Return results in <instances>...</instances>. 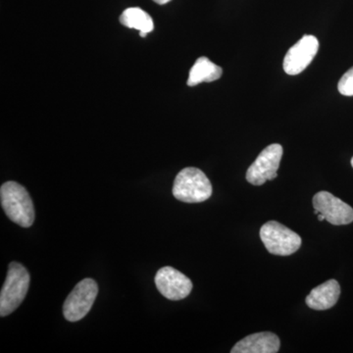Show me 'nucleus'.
<instances>
[{
  "instance_id": "nucleus-1",
  "label": "nucleus",
  "mask_w": 353,
  "mask_h": 353,
  "mask_svg": "<svg viewBox=\"0 0 353 353\" xmlns=\"http://www.w3.org/2000/svg\"><path fill=\"white\" fill-rule=\"evenodd\" d=\"M0 199L9 219L23 228L34 224V208L28 190L20 183L6 182L0 188Z\"/></svg>"
},
{
  "instance_id": "nucleus-2",
  "label": "nucleus",
  "mask_w": 353,
  "mask_h": 353,
  "mask_svg": "<svg viewBox=\"0 0 353 353\" xmlns=\"http://www.w3.org/2000/svg\"><path fill=\"white\" fill-rule=\"evenodd\" d=\"M173 196L185 203H199L212 196V185L201 169L188 167L176 175L174 181Z\"/></svg>"
},
{
  "instance_id": "nucleus-3",
  "label": "nucleus",
  "mask_w": 353,
  "mask_h": 353,
  "mask_svg": "<svg viewBox=\"0 0 353 353\" xmlns=\"http://www.w3.org/2000/svg\"><path fill=\"white\" fill-rule=\"evenodd\" d=\"M30 274L22 264L11 262L0 294V315H10L24 301L30 285Z\"/></svg>"
},
{
  "instance_id": "nucleus-4",
  "label": "nucleus",
  "mask_w": 353,
  "mask_h": 353,
  "mask_svg": "<svg viewBox=\"0 0 353 353\" xmlns=\"http://www.w3.org/2000/svg\"><path fill=\"white\" fill-rule=\"evenodd\" d=\"M260 239L271 254L289 256L301 246V236L276 221L265 223L260 229Z\"/></svg>"
},
{
  "instance_id": "nucleus-5",
  "label": "nucleus",
  "mask_w": 353,
  "mask_h": 353,
  "mask_svg": "<svg viewBox=\"0 0 353 353\" xmlns=\"http://www.w3.org/2000/svg\"><path fill=\"white\" fill-rule=\"evenodd\" d=\"M99 294V285L92 279H83L70 292L63 305L65 319L69 322L82 320L90 312Z\"/></svg>"
},
{
  "instance_id": "nucleus-6",
  "label": "nucleus",
  "mask_w": 353,
  "mask_h": 353,
  "mask_svg": "<svg viewBox=\"0 0 353 353\" xmlns=\"http://www.w3.org/2000/svg\"><path fill=\"white\" fill-rule=\"evenodd\" d=\"M283 157V146L273 143L264 148L246 171V181L253 185H264L278 176L281 160Z\"/></svg>"
},
{
  "instance_id": "nucleus-7",
  "label": "nucleus",
  "mask_w": 353,
  "mask_h": 353,
  "mask_svg": "<svg viewBox=\"0 0 353 353\" xmlns=\"http://www.w3.org/2000/svg\"><path fill=\"white\" fill-rule=\"evenodd\" d=\"M319 50V41L306 34L290 48L284 59V70L288 75L296 76L307 68Z\"/></svg>"
},
{
  "instance_id": "nucleus-8",
  "label": "nucleus",
  "mask_w": 353,
  "mask_h": 353,
  "mask_svg": "<svg viewBox=\"0 0 353 353\" xmlns=\"http://www.w3.org/2000/svg\"><path fill=\"white\" fill-rule=\"evenodd\" d=\"M154 281L160 294L170 301H182L189 296L192 290V281L170 266L159 269Z\"/></svg>"
},
{
  "instance_id": "nucleus-9",
  "label": "nucleus",
  "mask_w": 353,
  "mask_h": 353,
  "mask_svg": "<svg viewBox=\"0 0 353 353\" xmlns=\"http://www.w3.org/2000/svg\"><path fill=\"white\" fill-rule=\"evenodd\" d=\"M313 208L325 216V220L334 226L353 222V208L331 192H319L313 196Z\"/></svg>"
},
{
  "instance_id": "nucleus-10",
  "label": "nucleus",
  "mask_w": 353,
  "mask_h": 353,
  "mask_svg": "<svg viewBox=\"0 0 353 353\" xmlns=\"http://www.w3.org/2000/svg\"><path fill=\"white\" fill-rule=\"evenodd\" d=\"M281 341L277 334L261 332L245 336L231 350L232 353H276L280 350Z\"/></svg>"
},
{
  "instance_id": "nucleus-11",
  "label": "nucleus",
  "mask_w": 353,
  "mask_h": 353,
  "mask_svg": "<svg viewBox=\"0 0 353 353\" xmlns=\"http://www.w3.org/2000/svg\"><path fill=\"white\" fill-rule=\"evenodd\" d=\"M341 287L338 281L329 280L311 290L305 303L313 310H328L338 303Z\"/></svg>"
},
{
  "instance_id": "nucleus-12",
  "label": "nucleus",
  "mask_w": 353,
  "mask_h": 353,
  "mask_svg": "<svg viewBox=\"0 0 353 353\" xmlns=\"http://www.w3.org/2000/svg\"><path fill=\"white\" fill-rule=\"evenodd\" d=\"M223 70L220 66L213 63L208 57H199L190 71L188 85L196 87L201 83H211L219 80L222 77Z\"/></svg>"
},
{
  "instance_id": "nucleus-13",
  "label": "nucleus",
  "mask_w": 353,
  "mask_h": 353,
  "mask_svg": "<svg viewBox=\"0 0 353 353\" xmlns=\"http://www.w3.org/2000/svg\"><path fill=\"white\" fill-rule=\"evenodd\" d=\"M120 22L130 29L138 30L139 36L145 38L148 32L154 30L152 18L139 7H131L122 13Z\"/></svg>"
},
{
  "instance_id": "nucleus-14",
  "label": "nucleus",
  "mask_w": 353,
  "mask_h": 353,
  "mask_svg": "<svg viewBox=\"0 0 353 353\" xmlns=\"http://www.w3.org/2000/svg\"><path fill=\"white\" fill-rule=\"evenodd\" d=\"M338 90L345 97H353V67L341 77Z\"/></svg>"
},
{
  "instance_id": "nucleus-15",
  "label": "nucleus",
  "mask_w": 353,
  "mask_h": 353,
  "mask_svg": "<svg viewBox=\"0 0 353 353\" xmlns=\"http://www.w3.org/2000/svg\"><path fill=\"white\" fill-rule=\"evenodd\" d=\"M153 1L157 2V4H160V6H163V4L168 3L171 0H153Z\"/></svg>"
},
{
  "instance_id": "nucleus-16",
  "label": "nucleus",
  "mask_w": 353,
  "mask_h": 353,
  "mask_svg": "<svg viewBox=\"0 0 353 353\" xmlns=\"http://www.w3.org/2000/svg\"><path fill=\"white\" fill-rule=\"evenodd\" d=\"M318 220H319V221H324L325 220V216L321 214V213H319V214H318Z\"/></svg>"
},
{
  "instance_id": "nucleus-17",
  "label": "nucleus",
  "mask_w": 353,
  "mask_h": 353,
  "mask_svg": "<svg viewBox=\"0 0 353 353\" xmlns=\"http://www.w3.org/2000/svg\"><path fill=\"white\" fill-rule=\"evenodd\" d=\"M352 168H353V157L352 158Z\"/></svg>"
}]
</instances>
